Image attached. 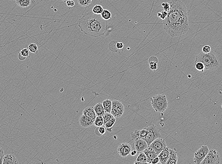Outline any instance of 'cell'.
<instances>
[{
  "instance_id": "1",
  "label": "cell",
  "mask_w": 222,
  "mask_h": 164,
  "mask_svg": "<svg viewBox=\"0 0 222 164\" xmlns=\"http://www.w3.org/2000/svg\"><path fill=\"white\" fill-rule=\"evenodd\" d=\"M169 3L171 9L163 21V28L171 37H180L189 30L187 9L184 3L180 0H173Z\"/></svg>"
},
{
  "instance_id": "2",
  "label": "cell",
  "mask_w": 222,
  "mask_h": 164,
  "mask_svg": "<svg viewBox=\"0 0 222 164\" xmlns=\"http://www.w3.org/2000/svg\"><path fill=\"white\" fill-rule=\"evenodd\" d=\"M78 25L81 31L93 37H99L105 35L107 29V21L99 15L93 12L86 13L79 20Z\"/></svg>"
},
{
  "instance_id": "3",
  "label": "cell",
  "mask_w": 222,
  "mask_h": 164,
  "mask_svg": "<svg viewBox=\"0 0 222 164\" xmlns=\"http://www.w3.org/2000/svg\"><path fill=\"white\" fill-rule=\"evenodd\" d=\"M201 62L205 65V70L214 71L218 68L220 62L218 58L214 51L208 53L201 52L197 55L195 62Z\"/></svg>"
},
{
  "instance_id": "4",
  "label": "cell",
  "mask_w": 222,
  "mask_h": 164,
  "mask_svg": "<svg viewBox=\"0 0 222 164\" xmlns=\"http://www.w3.org/2000/svg\"><path fill=\"white\" fill-rule=\"evenodd\" d=\"M150 100L152 106L156 112L163 113L167 109L168 102L166 95L162 94L154 95Z\"/></svg>"
},
{
  "instance_id": "5",
  "label": "cell",
  "mask_w": 222,
  "mask_h": 164,
  "mask_svg": "<svg viewBox=\"0 0 222 164\" xmlns=\"http://www.w3.org/2000/svg\"><path fill=\"white\" fill-rule=\"evenodd\" d=\"M146 128L148 130V133L144 140L148 144V146H149L153 141L161 137V133L159 129L153 123H150Z\"/></svg>"
},
{
  "instance_id": "6",
  "label": "cell",
  "mask_w": 222,
  "mask_h": 164,
  "mask_svg": "<svg viewBox=\"0 0 222 164\" xmlns=\"http://www.w3.org/2000/svg\"><path fill=\"white\" fill-rule=\"evenodd\" d=\"M220 155L217 150H209L208 154L201 164H216L220 163Z\"/></svg>"
},
{
  "instance_id": "7",
  "label": "cell",
  "mask_w": 222,
  "mask_h": 164,
  "mask_svg": "<svg viewBox=\"0 0 222 164\" xmlns=\"http://www.w3.org/2000/svg\"><path fill=\"white\" fill-rule=\"evenodd\" d=\"M124 111V107L123 103L120 101L113 100L112 101V109L111 114L115 117H120Z\"/></svg>"
},
{
  "instance_id": "8",
  "label": "cell",
  "mask_w": 222,
  "mask_h": 164,
  "mask_svg": "<svg viewBox=\"0 0 222 164\" xmlns=\"http://www.w3.org/2000/svg\"><path fill=\"white\" fill-rule=\"evenodd\" d=\"M209 151V149L206 145L202 146L197 151L195 152L194 163L196 164H201Z\"/></svg>"
},
{
  "instance_id": "9",
  "label": "cell",
  "mask_w": 222,
  "mask_h": 164,
  "mask_svg": "<svg viewBox=\"0 0 222 164\" xmlns=\"http://www.w3.org/2000/svg\"><path fill=\"white\" fill-rule=\"evenodd\" d=\"M149 147L158 155L167 146L165 140L159 137L153 141Z\"/></svg>"
},
{
  "instance_id": "10",
  "label": "cell",
  "mask_w": 222,
  "mask_h": 164,
  "mask_svg": "<svg viewBox=\"0 0 222 164\" xmlns=\"http://www.w3.org/2000/svg\"><path fill=\"white\" fill-rule=\"evenodd\" d=\"M131 147L128 143H123L118 147L117 152L119 155L123 158H126L131 154Z\"/></svg>"
},
{
  "instance_id": "11",
  "label": "cell",
  "mask_w": 222,
  "mask_h": 164,
  "mask_svg": "<svg viewBox=\"0 0 222 164\" xmlns=\"http://www.w3.org/2000/svg\"><path fill=\"white\" fill-rule=\"evenodd\" d=\"M135 150L138 152H142L148 147V144L145 140L142 138L137 139L134 141Z\"/></svg>"
},
{
  "instance_id": "12",
  "label": "cell",
  "mask_w": 222,
  "mask_h": 164,
  "mask_svg": "<svg viewBox=\"0 0 222 164\" xmlns=\"http://www.w3.org/2000/svg\"><path fill=\"white\" fill-rule=\"evenodd\" d=\"M94 121L91 118H90V117H89L86 115H84L83 114V115H82L79 117V125L81 127H84V128H88V127H90L91 126L94 125Z\"/></svg>"
},
{
  "instance_id": "13",
  "label": "cell",
  "mask_w": 222,
  "mask_h": 164,
  "mask_svg": "<svg viewBox=\"0 0 222 164\" xmlns=\"http://www.w3.org/2000/svg\"><path fill=\"white\" fill-rule=\"evenodd\" d=\"M170 150L169 148L166 147L158 155V157L159 159L160 162L162 164H166L168 160L169 157Z\"/></svg>"
},
{
  "instance_id": "14",
  "label": "cell",
  "mask_w": 222,
  "mask_h": 164,
  "mask_svg": "<svg viewBox=\"0 0 222 164\" xmlns=\"http://www.w3.org/2000/svg\"><path fill=\"white\" fill-rule=\"evenodd\" d=\"M143 152L146 155V158L148 159V164H151V162L153 159L158 156V155L156 154V152L149 146H148V147L144 150Z\"/></svg>"
},
{
  "instance_id": "15",
  "label": "cell",
  "mask_w": 222,
  "mask_h": 164,
  "mask_svg": "<svg viewBox=\"0 0 222 164\" xmlns=\"http://www.w3.org/2000/svg\"><path fill=\"white\" fill-rule=\"evenodd\" d=\"M18 164L19 161L16 157L11 154L4 156L3 158V164Z\"/></svg>"
},
{
  "instance_id": "16",
  "label": "cell",
  "mask_w": 222,
  "mask_h": 164,
  "mask_svg": "<svg viewBox=\"0 0 222 164\" xmlns=\"http://www.w3.org/2000/svg\"><path fill=\"white\" fill-rule=\"evenodd\" d=\"M178 158L176 149H171L169 158L166 164H176L177 163Z\"/></svg>"
},
{
  "instance_id": "17",
  "label": "cell",
  "mask_w": 222,
  "mask_h": 164,
  "mask_svg": "<svg viewBox=\"0 0 222 164\" xmlns=\"http://www.w3.org/2000/svg\"><path fill=\"white\" fill-rule=\"evenodd\" d=\"M83 114L84 115L88 116L90 118H91L93 121H95V119L96 118V115L94 111L93 107H86L85 109L83 110Z\"/></svg>"
},
{
  "instance_id": "18",
  "label": "cell",
  "mask_w": 222,
  "mask_h": 164,
  "mask_svg": "<svg viewBox=\"0 0 222 164\" xmlns=\"http://www.w3.org/2000/svg\"><path fill=\"white\" fill-rule=\"evenodd\" d=\"M149 68L152 71H156L157 69V64L158 62V60L157 58L155 56H152L149 57L148 60Z\"/></svg>"
},
{
  "instance_id": "19",
  "label": "cell",
  "mask_w": 222,
  "mask_h": 164,
  "mask_svg": "<svg viewBox=\"0 0 222 164\" xmlns=\"http://www.w3.org/2000/svg\"><path fill=\"white\" fill-rule=\"evenodd\" d=\"M93 107L97 116H103L105 114V110L102 103H97Z\"/></svg>"
},
{
  "instance_id": "20",
  "label": "cell",
  "mask_w": 222,
  "mask_h": 164,
  "mask_svg": "<svg viewBox=\"0 0 222 164\" xmlns=\"http://www.w3.org/2000/svg\"><path fill=\"white\" fill-rule=\"evenodd\" d=\"M134 164H142V163H148V159L146 158V155L144 152H139V155L136 159V161L135 162Z\"/></svg>"
},
{
  "instance_id": "21",
  "label": "cell",
  "mask_w": 222,
  "mask_h": 164,
  "mask_svg": "<svg viewBox=\"0 0 222 164\" xmlns=\"http://www.w3.org/2000/svg\"><path fill=\"white\" fill-rule=\"evenodd\" d=\"M105 113H110L112 109V101L109 100H106L102 102Z\"/></svg>"
},
{
  "instance_id": "22",
  "label": "cell",
  "mask_w": 222,
  "mask_h": 164,
  "mask_svg": "<svg viewBox=\"0 0 222 164\" xmlns=\"http://www.w3.org/2000/svg\"><path fill=\"white\" fill-rule=\"evenodd\" d=\"M29 49L27 48H23L22 49L18 54V58L19 60L21 61L25 60L26 57H28L29 56Z\"/></svg>"
},
{
  "instance_id": "23",
  "label": "cell",
  "mask_w": 222,
  "mask_h": 164,
  "mask_svg": "<svg viewBox=\"0 0 222 164\" xmlns=\"http://www.w3.org/2000/svg\"><path fill=\"white\" fill-rule=\"evenodd\" d=\"M17 5L21 8H26L30 6L31 0H14Z\"/></svg>"
},
{
  "instance_id": "24",
  "label": "cell",
  "mask_w": 222,
  "mask_h": 164,
  "mask_svg": "<svg viewBox=\"0 0 222 164\" xmlns=\"http://www.w3.org/2000/svg\"><path fill=\"white\" fill-rule=\"evenodd\" d=\"M115 122H116V119L115 117H113L111 119L108 121L104 125L105 127L107 129V131L109 132H112V128L113 126L114 125Z\"/></svg>"
},
{
  "instance_id": "25",
  "label": "cell",
  "mask_w": 222,
  "mask_h": 164,
  "mask_svg": "<svg viewBox=\"0 0 222 164\" xmlns=\"http://www.w3.org/2000/svg\"><path fill=\"white\" fill-rule=\"evenodd\" d=\"M101 17L106 21L112 19V13L107 10H104L101 14Z\"/></svg>"
},
{
  "instance_id": "26",
  "label": "cell",
  "mask_w": 222,
  "mask_h": 164,
  "mask_svg": "<svg viewBox=\"0 0 222 164\" xmlns=\"http://www.w3.org/2000/svg\"><path fill=\"white\" fill-rule=\"evenodd\" d=\"M28 49L29 51L33 54H37L39 53V48L37 44H36L31 43L28 46Z\"/></svg>"
},
{
  "instance_id": "27",
  "label": "cell",
  "mask_w": 222,
  "mask_h": 164,
  "mask_svg": "<svg viewBox=\"0 0 222 164\" xmlns=\"http://www.w3.org/2000/svg\"><path fill=\"white\" fill-rule=\"evenodd\" d=\"M104 9L101 5H96L93 7L92 11L93 13L96 14H101L102 11H103Z\"/></svg>"
},
{
  "instance_id": "28",
  "label": "cell",
  "mask_w": 222,
  "mask_h": 164,
  "mask_svg": "<svg viewBox=\"0 0 222 164\" xmlns=\"http://www.w3.org/2000/svg\"><path fill=\"white\" fill-rule=\"evenodd\" d=\"M94 125L96 127L104 125L103 118L102 116H97L94 122Z\"/></svg>"
},
{
  "instance_id": "29",
  "label": "cell",
  "mask_w": 222,
  "mask_h": 164,
  "mask_svg": "<svg viewBox=\"0 0 222 164\" xmlns=\"http://www.w3.org/2000/svg\"><path fill=\"white\" fill-rule=\"evenodd\" d=\"M194 67L197 71H199L202 72H203L205 70V65L201 62H195Z\"/></svg>"
},
{
  "instance_id": "30",
  "label": "cell",
  "mask_w": 222,
  "mask_h": 164,
  "mask_svg": "<svg viewBox=\"0 0 222 164\" xmlns=\"http://www.w3.org/2000/svg\"><path fill=\"white\" fill-rule=\"evenodd\" d=\"M131 138L133 141H134L137 139L141 138L140 130H136L131 133Z\"/></svg>"
},
{
  "instance_id": "31",
  "label": "cell",
  "mask_w": 222,
  "mask_h": 164,
  "mask_svg": "<svg viewBox=\"0 0 222 164\" xmlns=\"http://www.w3.org/2000/svg\"><path fill=\"white\" fill-rule=\"evenodd\" d=\"M92 0H78V4L81 7H86L91 4Z\"/></svg>"
},
{
  "instance_id": "32",
  "label": "cell",
  "mask_w": 222,
  "mask_h": 164,
  "mask_svg": "<svg viewBox=\"0 0 222 164\" xmlns=\"http://www.w3.org/2000/svg\"><path fill=\"white\" fill-rule=\"evenodd\" d=\"M103 118L104 120V125L106 124L108 121L112 118L114 116L112 115L111 113H105V114L103 115Z\"/></svg>"
},
{
  "instance_id": "33",
  "label": "cell",
  "mask_w": 222,
  "mask_h": 164,
  "mask_svg": "<svg viewBox=\"0 0 222 164\" xmlns=\"http://www.w3.org/2000/svg\"><path fill=\"white\" fill-rule=\"evenodd\" d=\"M95 132H98L97 135H102L106 133V130L105 127H104L103 126L97 127V128L95 130Z\"/></svg>"
},
{
  "instance_id": "34",
  "label": "cell",
  "mask_w": 222,
  "mask_h": 164,
  "mask_svg": "<svg viewBox=\"0 0 222 164\" xmlns=\"http://www.w3.org/2000/svg\"><path fill=\"white\" fill-rule=\"evenodd\" d=\"M162 7L163 8L164 11H166V12H168L171 9L170 4L169 2H166V3H163L161 4Z\"/></svg>"
},
{
  "instance_id": "35",
  "label": "cell",
  "mask_w": 222,
  "mask_h": 164,
  "mask_svg": "<svg viewBox=\"0 0 222 164\" xmlns=\"http://www.w3.org/2000/svg\"><path fill=\"white\" fill-rule=\"evenodd\" d=\"M168 14V12H166V11H162V12H158L157 13V16L161 19L162 20H163L167 17Z\"/></svg>"
},
{
  "instance_id": "36",
  "label": "cell",
  "mask_w": 222,
  "mask_h": 164,
  "mask_svg": "<svg viewBox=\"0 0 222 164\" xmlns=\"http://www.w3.org/2000/svg\"><path fill=\"white\" fill-rule=\"evenodd\" d=\"M148 133V130L146 129V127H145L143 129L140 130V137L141 138L144 139Z\"/></svg>"
},
{
  "instance_id": "37",
  "label": "cell",
  "mask_w": 222,
  "mask_h": 164,
  "mask_svg": "<svg viewBox=\"0 0 222 164\" xmlns=\"http://www.w3.org/2000/svg\"><path fill=\"white\" fill-rule=\"evenodd\" d=\"M202 52H203L204 53H206H206H208L211 52V47L210 46H208V45H206V46H204L202 47Z\"/></svg>"
},
{
  "instance_id": "38",
  "label": "cell",
  "mask_w": 222,
  "mask_h": 164,
  "mask_svg": "<svg viewBox=\"0 0 222 164\" xmlns=\"http://www.w3.org/2000/svg\"><path fill=\"white\" fill-rule=\"evenodd\" d=\"M4 151L3 148L0 147V164H3V158H4Z\"/></svg>"
},
{
  "instance_id": "39",
  "label": "cell",
  "mask_w": 222,
  "mask_h": 164,
  "mask_svg": "<svg viewBox=\"0 0 222 164\" xmlns=\"http://www.w3.org/2000/svg\"><path fill=\"white\" fill-rule=\"evenodd\" d=\"M66 5L68 7H72L75 5V1L74 0H68L66 1Z\"/></svg>"
},
{
  "instance_id": "40",
  "label": "cell",
  "mask_w": 222,
  "mask_h": 164,
  "mask_svg": "<svg viewBox=\"0 0 222 164\" xmlns=\"http://www.w3.org/2000/svg\"><path fill=\"white\" fill-rule=\"evenodd\" d=\"M151 164H161L160 162L159 159V158L158 157V156L153 159L152 160L151 162Z\"/></svg>"
},
{
  "instance_id": "41",
  "label": "cell",
  "mask_w": 222,
  "mask_h": 164,
  "mask_svg": "<svg viewBox=\"0 0 222 164\" xmlns=\"http://www.w3.org/2000/svg\"><path fill=\"white\" fill-rule=\"evenodd\" d=\"M116 47L118 50L123 49V44L122 42H117L116 43Z\"/></svg>"
},
{
  "instance_id": "42",
  "label": "cell",
  "mask_w": 222,
  "mask_h": 164,
  "mask_svg": "<svg viewBox=\"0 0 222 164\" xmlns=\"http://www.w3.org/2000/svg\"><path fill=\"white\" fill-rule=\"evenodd\" d=\"M137 153H138V151L136 150H134L133 151H131V155L132 156H135L137 154Z\"/></svg>"
},
{
  "instance_id": "43",
  "label": "cell",
  "mask_w": 222,
  "mask_h": 164,
  "mask_svg": "<svg viewBox=\"0 0 222 164\" xmlns=\"http://www.w3.org/2000/svg\"><path fill=\"white\" fill-rule=\"evenodd\" d=\"M221 107H222V105H221Z\"/></svg>"
},
{
  "instance_id": "44",
  "label": "cell",
  "mask_w": 222,
  "mask_h": 164,
  "mask_svg": "<svg viewBox=\"0 0 222 164\" xmlns=\"http://www.w3.org/2000/svg\"><path fill=\"white\" fill-rule=\"evenodd\" d=\"M12 1H14V0H12Z\"/></svg>"
}]
</instances>
